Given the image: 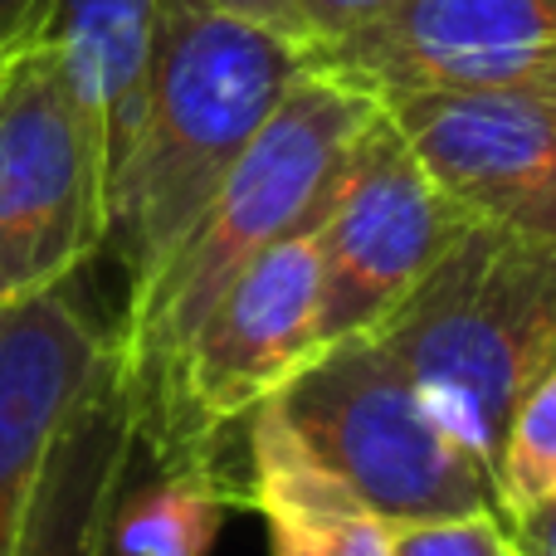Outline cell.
<instances>
[{
	"instance_id": "6da1fadb",
	"label": "cell",
	"mask_w": 556,
	"mask_h": 556,
	"mask_svg": "<svg viewBox=\"0 0 556 556\" xmlns=\"http://www.w3.org/2000/svg\"><path fill=\"white\" fill-rule=\"evenodd\" d=\"M303 74L298 39L195 0H162L142 117L108 176L103 250L123 264L127 298L172 260Z\"/></svg>"
},
{
	"instance_id": "7a4b0ae2",
	"label": "cell",
	"mask_w": 556,
	"mask_h": 556,
	"mask_svg": "<svg viewBox=\"0 0 556 556\" xmlns=\"http://www.w3.org/2000/svg\"><path fill=\"white\" fill-rule=\"evenodd\" d=\"M371 337L493 473L518 401L556 366V240L469 220Z\"/></svg>"
},
{
	"instance_id": "3957f363",
	"label": "cell",
	"mask_w": 556,
	"mask_h": 556,
	"mask_svg": "<svg viewBox=\"0 0 556 556\" xmlns=\"http://www.w3.org/2000/svg\"><path fill=\"white\" fill-rule=\"evenodd\" d=\"M376 98L307 64V74L283 93L274 117L260 127L201 220L186 230L172 260L147 288L127 298L117 323V352L127 362L132 391L162 376L176 346L191 337L205 307L250 260L278 240L313 235L332 205L342 166L362 127L376 117Z\"/></svg>"
},
{
	"instance_id": "277c9868",
	"label": "cell",
	"mask_w": 556,
	"mask_h": 556,
	"mask_svg": "<svg viewBox=\"0 0 556 556\" xmlns=\"http://www.w3.org/2000/svg\"><path fill=\"white\" fill-rule=\"evenodd\" d=\"M264 405L391 528L483 508L503 513L493 473L434 420L371 332L307 356L303 371Z\"/></svg>"
},
{
	"instance_id": "5b68a950",
	"label": "cell",
	"mask_w": 556,
	"mask_h": 556,
	"mask_svg": "<svg viewBox=\"0 0 556 556\" xmlns=\"http://www.w3.org/2000/svg\"><path fill=\"white\" fill-rule=\"evenodd\" d=\"M313 303V235L278 240L244 264L176 346L162 376L132 391L137 450L166 469L220 473V434L250 420L303 371L307 356H317Z\"/></svg>"
},
{
	"instance_id": "8992f818",
	"label": "cell",
	"mask_w": 556,
	"mask_h": 556,
	"mask_svg": "<svg viewBox=\"0 0 556 556\" xmlns=\"http://www.w3.org/2000/svg\"><path fill=\"white\" fill-rule=\"evenodd\" d=\"M108 240L103 137L49 35L0 54V303L68 283Z\"/></svg>"
},
{
	"instance_id": "52a82bcc",
	"label": "cell",
	"mask_w": 556,
	"mask_h": 556,
	"mask_svg": "<svg viewBox=\"0 0 556 556\" xmlns=\"http://www.w3.org/2000/svg\"><path fill=\"white\" fill-rule=\"evenodd\" d=\"M469 215L430 181L386 108L362 127L332 205L313 230L317 250V352L376 332L430 264L459 240Z\"/></svg>"
},
{
	"instance_id": "ba28073f",
	"label": "cell",
	"mask_w": 556,
	"mask_h": 556,
	"mask_svg": "<svg viewBox=\"0 0 556 556\" xmlns=\"http://www.w3.org/2000/svg\"><path fill=\"white\" fill-rule=\"evenodd\" d=\"M307 64L391 103L405 93L556 88V0H395Z\"/></svg>"
},
{
	"instance_id": "9c48e42d",
	"label": "cell",
	"mask_w": 556,
	"mask_h": 556,
	"mask_svg": "<svg viewBox=\"0 0 556 556\" xmlns=\"http://www.w3.org/2000/svg\"><path fill=\"white\" fill-rule=\"evenodd\" d=\"M381 108L469 220L556 240V88L405 93Z\"/></svg>"
},
{
	"instance_id": "30bf717a",
	"label": "cell",
	"mask_w": 556,
	"mask_h": 556,
	"mask_svg": "<svg viewBox=\"0 0 556 556\" xmlns=\"http://www.w3.org/2000/svg\"><path fill=\"white\" fill-rule=\"evenodd\" d=\"M113 342L117 327L88 313L74 278L0 303V556H15L49 444Z\"/></svg>"
},
{
	"instance_id": "8fae6325",
	"label": "cell",
	"mask_w": 556,
	"mask_h": 556,
	"mask_svg": "<svg viewBox=\"0 0 556 556\" xmlns=\"http://www.w3.org/2000/svg\"><path fill=\"white\" fill-rule=\"evenodd\" d=\"M137 444V401L123 352H108L103 371L64 415L54 444L45 454L35 498L15 556H98L108 532V513L123 489Z\"/></svg>"
},
{
	"instance_id": "7c38bea8",
	"label": "cell",
	"mask_w": 556,
	"mask_h": 556,
	"mask_svg": "<svg viewBox=\"0 0 556 556\" xmlns=\"http://www.w3.org/2000/svg\"><path fill=\"white\" fill-rule=\"evenodd\" d=\"M244 430L250 479L240 498L264 518L269 556H391V522L342 489L269 405Z\"/></svg>"
},
{
	"instance_id": "4fadbf2b",
	"label": "cell",
	"mask_w": 556,
	"mask_h": 556,
	"mask_svg": "<svg viewBox=\"0 0 556 556\" xmlns=\"http://www.w3.org/2000/svg\"><path fill=\"white\" fill-rule=\"evenodd\" d=\"M156 25H162V0H49L39 29L59 45L68 78L103 137L108 176L117 172L142 117Z\"/></svg>"
},
{
	"instance_id": "5bb4252c",
	"label": "cell",
	"mask_w": 556,
	"mask_h": 556,
	"mask_svg": "<svg viewBox=\"0 0 556 556\" xmlns=\"http://www.w3.org/2000/svg\"><path fill=\"white\" fill-rule=\"evenodd\" d=\"M493 489H498L503 518L556 489V366L513 410L498 464H493Z\"/></svg>"
},
{
	"instance_id": "9a60e30c",
	"label": "cell",
	"mask_w": 556,
	"mask_h": 556,
	"mask_svg": "<svg viewBox=\"0 0 556 556\" xmlns=\"http://www.w3.org/2000/svg\"><path fill=\"white\" fill-rule=\"evenodd\" d=\"M391 556H513L503 513H454L391 528Z\"/></svg>"
},
{
	"instance_id": "2e32d148",
	"label": "cell",
	"mask_w": 556,
	"mask_h": 556,
	"mask_svg": "<svg viewBox=\"0 0 556 556\" xmlns=\"http://www.w3.org/2000/svg\"><path fill=\"white\" fill-rule=\"evenodd\" d=\"M391 5L395 0H298V10H303V29H307V49L352 35V29H362L366 20L386 15Z\"/></svg>"
},
{
	"instance_id": "e0dca14e",
	"label": "cell",
	"mask_w": 556,
	"mask_h": 556,
	"mask_svg": "<svg viewBox=\"0 0 556 556\" xmlns=\"http://www.w3.org/2000/svg\"><path fill=\"white\" fill-rule=\"evenodd\" d=\"M503 522H508L513 556H556V489L532 498L528 508L508 513Z\"/></svg>"
},
{
	"instance_id": "ac0fdd59",
	"label": "cell",
	"mask_w": 556,
	"mask_h": 556,
	"mask_svg": "<svg viewBox=\"0 0 556 556\" xmlns=\"http://www.w3.org/2000/svg\"><path fill=\"white\" fill-rule=\"evenodd\" d=\"M195 5L220 10V15L254 20V25H269V29H278V35L307 45V29H303V10H298V0H195Z\"/></svg>"
},
{
	"instance_id": "d6986e66",
	"label": "cell",
	"mask_w": 556,
	"mask_h": 556,
	"mask_svg": "<svg viewBox=\"0 0 556 556\" xmlns=\"http://www.w3.org/2000/svg\"><path fill=\"white\" fill-rule=\"evenodd\" d=\"M45 15H49V0H0V54L35 39L45 29Z\"/></svg>"
},
{
	"instance_id": "ffe728a7",
	"label": "cell",
	"mask_w": 556,
	"mask_h": 556,
	"mask_svg": "<svg viewBox=\"0 0 556 556\" xmlns=\"http://www.w3.org/2000/svg\"><path fill=\"white\" fill-rule=\"evenodd\" d=\"M98 556H108V552H103V547H98Z\"/></svg>"
}]
</instances>
